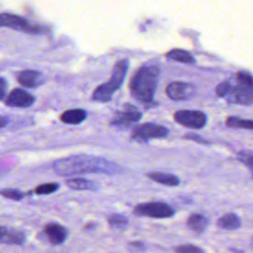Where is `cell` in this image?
Here are the masks:
<instances>
[{"label": "cell", "instance_id": "30bf717a", "mask_svg": "<svg viewBox=\"0 0 253 253\" xmlns=\"http://www.w3.org/2000/svg\"><path fill=\"white\" fill-rule=\"evenodd\" d=\"M141 118V113L137 111L132 106H127L124 112L118 113L113 120L111 121V125L117 127H128L131 125L137 123Z\"/></svg>", "mask_w": 253, "mask_h": 253}, {"label": "cell", "instance_id": "9a60e30c", "mask_svg": "<svg viewBox=\"0 0 253 253\" xmlns=\"http://www.w3.org/2000/svg\"><path fill=\"white\" fill-rule=\"evenodd\" d=\"M87 117V113L85 110L82 109H72V110H66L64 111L60 117L59 120L67 125H78L82 123Z\"/></svg>", "mask_w": 253, "mask_h": 253}, {"label": "cell", "instance_id": "8fae6325", "mask_svg": "<svg viewBox=\"0 0 253 253\" xmlns=\"http://www.w3.org/2000/svg\"><path fill=\"white\" fill-rule=\"evenodd\" d=\"M167 96L175 101L186 100L190 98L194 92V86L186 82H171L166 87Z\"/></svg>", "mask_w": 253, "mask_h": 253}, {"label": "cell", "instance_id": "83f0119b", "mask_svg": "<svg viewBox=\"0 0 253 253\" xmlns=\"http://www.w3.org/2000/svg\"><path fill=\"white\" fill-rule=\"evenodd\" d=\"M7 82L3 77H0V100H3L6 96Z\"/></svg>", "mask_w": 253, "mask_h": 253}, {"label": "cell", "instance_id": "f1b7e54d", "mask_svg": "<svg viewBox=\"0 0 253 253\" xmlns=\"http://www.w3.org/2000/svg\"><path fill=\"white\" fill-rule=\"evenodd\" d=\"M8 118L6 117H0V128L4 127L8 124Z\"/></svg>", "mask_w": 253, "mask_h": 253}, {"label": "cell", "instance_id": "4dcf8cb0", "mask_svg": "<svg viewBox=\"0 0 253 253\" xmlns=\"http://www.w3.org/2000/svg\"><path fill=\"white\" fill-rule=\"evenodd\" d=\"M252 241H253V240H252Z\"/></svg>", "mask_w": 253, "mask_h": 253}, {"label": "cell", "instance_id": "277c9868", "mask_svg": "<svg viewBox=\"0 0 253 253\" xmlns=\"http://www.w3.org/2000/svg\"><path fill=\"white\" fill-rule=\"evenodd\" d=\"M128 68V60L122 59L119 60L114 68L111 75V78L108 82L99 85L93 92L92 99L97 102H109L112 99L113 94L121 87L124 82V79L126 75Z\"/></svg>", "mask_w": 253, "mask_h": 253}, {"label": "cell", "instance_id": "7c38bea8", "mask_svg": "<svg viewBox=\"0 0 253 253\" xmlns=\"http://www.w3.org/2000/svg\"><path fill=\"white\" fill-rule=\"evenodd\" d=\"M17 80L24 87L37 88L45 82V77L40 71L26 69L18 72Z\"/></svg>", "mask_w": 253, "mask_h": 253}, {"label": "cell", "instance_id": "e0dca14e", "mask_svg": "<svg viewBox=\"0 0 253 253\" xmlns=\"http://www.w3.org/2000/svg\"><path fill=\"white\" fill-rule=\"evenodd\" d=\"M65 184L68 188L77 191H96L98 189V185L96 183L83 178L67 179Z\"/></svg>", "mask_w": 253, "mask_h": 253}, {"label": "cell", "instance_id": "ffe728a7", "mask_svg": "<svg viewBox=\"0 0 253 253\" xmlns=\"http://www.w3.org/2000/svg\"><path fill=\"white\" fill-rule=\"evenodd\" d=\"M217 224L219 227H221L223 229L232 230V229H236L240 226V219L235 213L230 212V213H227V214L221 216L218 219Z\"/></svg>", "mask_w": 253, "mask_h": 253}, {"label": "cell", "instance_id": "8992f818", "mask_svg": "<svg viewBox=\"0 0 253 253\" xmlns=\"http://www.w3.org/2000/svg\"><path fill=\"white\" fill-rule=\"evenodd\" d=\"M1 27H8L28 34H42L44 32L43 28L30 24L25 18L8 13L0 14V28Z\"/></svg>", "mask_w": 253, "mask_h": 253}, {"label": "cell", "instance_id": "4316f807", "mask_svg": "<svg viewBox=\"0 0 253 253\" xmlns=\"http://www.w3.org/2000/svg\"><path fill=\"white\" fill-rule=\"evenodd\" d=\"M184 138H186V139H191V140H194V141L199 142V143H205V144H208V143H209L208 140H206V139H204L203 137H201V136H199V135H197V134H194V133H188L187 135L184 136Z\"/></svg>", "mask_w": 253, "mask_h": 253}, {"label": "cell", "instance_id": "44dd1931", "mask_svg": "<svg viewBox=\"0 0 253 253\" xmlns=\"http://www.w3.org/2000/svg\"><path fill=\"white\" fill-rule=\"evenodd\" d=\"M225 123L226 126L229 127L253 129V121L251 120H244L237 117H228Z\"/></svg>", "mask_w": 253, "mask_h": 253}, {"label": "cell", "instance_id": "4fadbf2b", "mask_svg": "<svg viewBox=\"0 0 253 253\" xmlns=\"http://www.w3.org/2000/svg\"><path fill=\"white\" fill-rule=\"evenodd\" d=\"M43 233L45 234L48 241L55 245L62 244L68 235L67 229L63 225L55 222L47 223L43 227Z\"/></svg>", "mask_w": 253, "mask_h": 253}, {"label": "cell", "instance_id": "ac0fdd59", "mask_svg": "<svg viewBox=\"0 0 253 253\" xmlns=\"http://www.w3.org/2000/svg\"><path fill=\"white\" fill-rule=\"evenodd\" d=\"M209 224V220L206 216L200 213H193L187 220V225L190 229L196 232H203Z\"/></svg>", "mask_w": 253, "mask_h": 253}, {"label": "cell", "instance_id": "3957f363", "mask_svg": "<svg viewBox=\"0 0 253 253\" xmlns=\"http://www.w3.org/2000/svg\"><path fill=\"white\" fill-rule=\"evenodd\" d=\"M160 69L157 64H144L137 69L129 82V91L138 101L151 103L156 90Z\"/></svg>", "mask_w": 253, "mask_h": 253}, {"label": "cell", "instance_id": "9c48e42d", "mask_svg": "<svg viewBox=\"0 0 253 253\" xmlns=\"http://www.w3.org/2000/svg\"><path fill=\"white\" fill-rule=\"evenodd\" d=\"M35 97L21 88L13 89L6 98V105L14 108H28L35 102Z\"/></svg>", "mask_w": 253, "mask_h": 253}, {"label": "cell", "instance_id": "d6986e66", "mask_svg": "<svg viewBox=\"0 0 253 253\" xmlns=\"http://www.w3.org/2000/svg\"><path fill=\"white\" fill-rule=\"evenodd\" d=\"M166 57L170 58L172 60H175V61L187 63V64L195 63V58L193 57V55L189 51L180 49V48L171 49L170 51H168L166 53Z\"/></svg>", "mask_w": 253, "mask_h": 253}, {"label": "cell", "instance_id": "f546056e", "mask_svg": "<svg viewBox=\"0 0 253 253\" xmlns=\"http://www.w3.org/2000/svg\"><path fill=\"white\" fill-rule=\"evenodd\" d=\"M6 172H7V169H4V168H3V166H1V165H0V176H1V175H3V174H4V173H6Z\"/></svg>", "mask_w": 253, "mask_h": 253}, {"label": "cell", "instance_id": "52a82bcc", "mask_svg": "<svg viewBox=\"0 0 253 253\" xmlns=\"http://www.w3.org/2000/svg\"><path fill=\"white\" fill-rule=\"evenodd\" d=\"M168 134V129L153 123H145L135 126L132 130L131 139L139 142H147L152 138H162Z\"/></svg>", "mask_w": 253, "mask_h": 253}, {"label": "cell", "instance_id": "5b68a950", "mask_svg": "<svg viewBox=\"0 0 253 253\" xmlns=\"http://www.w3.org/2000/svg\"><path fill=\"white\" fill-rule=\"evenodd\" d=\"M133 212L137 215L148 216L152 218H168L174 215V210L162 202H149L139 204L134 207Z\"/></svg>", "mask_w": 253, "mask_h": 253}, {"label": "cell", "instance_id": "5bb4252c", "mask_svg": "<svg viewBox=\"0 0 253 253\" xmlns=\"http://www.w3.org/2000/svg\"><path fill=\"white\" fill-rule=\"evenodd\" d=\"M25 240L22 231L0 225V242L8 244H21Z\"/></svg>", "mask_w": 253, "mask_h": 253}, {"label": "cell", "instance_id": "ba28073f", "mask_svg": "<svg viewBox=\"0 0 253 253\" xmlns=\"http://www.w3.org/2000/svg\"><path fill=\"white\" fill-rule=\"evenodd\" d=\"M174 121L186 127L202 128L207 124V116L201 111L197 110H180L174 113Z\"/></svg>", "mask_w": 253, "mask_h": 253}, {"label": "cell", "instance_id": "7402d4cb", "mask_svg": "<svg viewBox=\"0 0 253 253\" xmlns=\"http://www.w3.org/2000/svg\"><path fill=\"white\" fill-rule=\"evenodd\" d=\"M59 188V184L55 182H50V183H44L37 186L34 189V193L37 195H47L55 192Z\"/></svg>", "mask_w": 253, "mask_h": 253}, {"label": "cell", "instance_id": "cb8c5ba5", "mask_svg": "<svg viewBox=\"0 0 253 253\" xmlns=\"http://www.w3.org/2000/svg\"><path fill=\"white\" fill-rule=\"evenodd\" d=\"M109 224L113 227H119V228H122L124 226L126 225L127 223V219L126 216H124L123 214H119V213H114L112 214L109 219Z\"/></svg>", "mask_w": 253, "mask_h": 253}, {"label": "cell", "instance_id": "6da1fadb", "mask_svg": "<svg viewBox=\"0 0 253 253\" xmlns=\"http://www.w3.org/2000/svg\"><path fill=\"white\" fill-rule=\"evenodd\" d=\"M52 170L58 175H74L88 172L114 174L119 171L118 165L100 157L77 154L55 160L51 163Z\"/></svg>", "mask_w": 253, "mask_h": 253}, {"label": "cell", "instance_id": "7a4b0ae2", "mask_svg": "<svg viewBox=\"0 0 253 253\" xmlns=\"http://www.w3.org/2000/svg\"><path fill=\"white\" fill-rule=\"evenodd\" d=\"M215 93L233 104L253 105V76L246 71H237L232 80L218 84Z\"/></svg>", "mask_w": 253, "mask_h": 253}, {"label": "cell", "instance_id": "484cf974", "mask_svg": "<svg viewBox=\"0 0 253 253\" xmlns=\"http://www.w3.org/2000/svg\"><path fill=\"white\" fill-rule=\"evenodd\" d=\"M176 253H205L204 250L193 244L180 245L175 248Z\"/></svg>", "mask_w": 253, "mask_h": 253}, {"label": "cell", "instance_id": "603a6c76", "mask_svg": "<svg viewBox=\"0 0 253 253\" xmlns=\"http://www.w3.org/2000/svg\"><path fill=\"white\" fill-rule=\"evenodd\" d=\"M238 159L247 166L253 177V150H242L238 153Z\"/></svg>", "mask_w": 253, "mask_h": 253}, {"label": "cell", "instance_id": "2e32d148", "mask_svg": "<svg viewBox=\"0 0 253 253\" xmlns=\"http://www.w3.org/2000/svg\"><path fill=\"white\" fill-rule=\"evenodd\" d=\"M147 177L159 184L175 187L180 184V180L177 176L169 173H162V172H150L147 174Z\"/></svg>", "mask_w": 253, "mask_h": 253}, {"label": "cell", "instance_id": "d4e9b609", "mask_svg": "<svg viewBox=\"0 0 253 253\" xmlns=\"http://www.w3.org/2000/svg\"><path fill=\"white\" fill-rule=\"evenodd\" d=\"M0 195L14 201H20L24 198V193L20 192L19 190L16 189H4L0 191Z\"/></svg>", "mask_w": 253, "mask_h": 253}]
</instances>
